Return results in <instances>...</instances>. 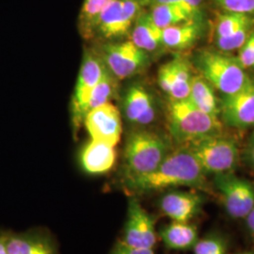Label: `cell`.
I'll use <instances>...</instances> for the list:
<instances>
[{
  "label": "cell",
  "mask_w": 254,
  "mask_h": 254,
  "mask_svg": "<svg viewBox=\"0 0 254 254\" xmlns=\"http://www.w3.org/2000/svg\"><path fill=\"white\" fill-rule=\"evenodd\" d=\"M131 196L174 190L181 187L208 191L206 174L187 145L172 150L161 164L147 175L122 184Z\"/></svg>",
  "instance_id": "cell-1"
},
{
  "label": "cell",
  "mask_w": 254,
  "mask_h": 254,
  "mask_svg": "<svg viewBox=\"0 0 254 254\" xmlns=\"http://www.w3.org/2000/svg\"><path fill=\"white\" fill-rule=\"evenodd\" d=\"M171 138L148 128H134L126 138L122 157V184L154 172L172 151Z\"/></svg>",
  "instance_id": "cell-2"
},
{
  "label": "cell",
  "mask_w": 254,
  "mask_h": 254,
  "mask_svg": "<svg viewBox=\"0 0 254 254\" xmlns=\"http://www.w3.org/2000/svg\"><path fill=\"white\" fill-rule=\"evenodd\" d=\"M168 127L171 139L186 145L205 136L221 134L222 124L187 99H170L167 106Z\"/></svg>",
  "instance_id": "cell-3"
},
{
  "label": "cell",
  "mask_w": 254,
  "mask_h": 254,
  "mask_svg": "<svg viewBox=\"0 0 254 254\" xmlns=\"http://www.w3.org/2000/svg\"><path fill=\"white\" fill-rule=\"evenodd\" d=\"M196 65L200 75L222 95L235 93L251 82L236 58L221 51L200 52L196 57Z\"/></svg>",
  "instance_id": "cell-4"
},
{
  "label": "cell",
  "mask_w": 254,
  "mask_h": 254,
  "mask_svg": "<svg viewBox=\"0 0 254 254\" xmlns=\"http://www.w3.org/2000/svg\"><path fill=\"white\" fill-rule=\"evenodd\" d=\"M186 145L206 175L234 173L239 161L236 140L221 134L205 136Z\"/></svg>",
  "instance_id": "cell-5"
},
{
  "label": "cell",
  "mask_w": 254,
  "mask_h": 254,
  "mask_svg": "<svg viewBox=\"0 0 254 254\" xmlns=\"http://www.w3.org/2000/svg\"><path fill=\"white\" fill-rule=\"evenodd\" d=\"M142 11L140 0H113L97 19L91 40L101 44L127 39Z\"/></svg>",
  "instance_id": "cell-6"
},
{
  "label": "cell",
  "mask_w": 254,
  "mask_h": 254,
  "mask_svg": "<svg viewBox=\"0 0 254 254\" xmlns=\"http://www.w3.org/2000/svg\"><path fill=\"white\" fill-rule=\"evenodd\" d=\"M95 49L109 73L119 81L135 76L149 64V54L135 46L129 39L101 43Z\"/></svg>",
  "instance_id": "cell-7"
},
{
  "label": "cell",
  "mask_w": 254,
  "mask_h": 254,
  "mask_svg": "<svg viewBox=\"0 0 254 254\" xmlns=\"http://www.w3.org/2000/svg\"><path fill=\"white\" fill-rule=\"evenodd\" d=\"M107 67L95 48H87L84 52L80 71L72 97V125L76 133L83 126L85 106L91 91L99 83Z\"/></svg>",
  "instance_id": "cell-8"
},
{
  "label": "cell",
  "mask_w": 254,
  "mask_h": 254,
  "mask_svg": "<svg viewBox=\"0 0 254 254\" xmlns=\"http://www.w3.org/2000/svg\"><path fill=\"white\" fill-rule=\"evenodd\" d=\"M121 113L134 128H147L155 122L158 107L154 93L140 82H131L121 93Z\"/></svg>",
  "instance_id": "cell-9"
},
{
  "label": "cell",
  "mask_w": 254,
  "mask_h": 254,
  "mask_svg": "<svg viewBox=\"0 0 254 254\" xmlns=\"http://www.w3.org/2000/svg\"><path fill=\"white\" fill-rule=\"evenodd\" d=\"M214 187L230 218L244 219L254 207V185L234 173L215 175Z\"/></svg>",
  "instance_id": "cell-10"
},
{
  "label": "cell",
  "mask_w": 254,
  "mask_h": 254,
  "mask_svg": "<svg viewBox=\"0 0 254 254\" xmlns=\"http://www.w3.org/2000/svg\"><path fill=\"white\" fill-rule=\"evenodd\" d=\"M157 239L154 216L145 210L136 196H131L128 200L127 220L121 241L131 247L154 250Z\"/></svg>",
  "instance_id": "cell-11"
},
{
  "label": "cell",
  "mask_w": 254,
  "mask_h": 254,
  "mask_svg": "<svg viewBox=\"0 0 254 254\" xmlns=\"http://www.w3.org/2000/svg\"><path fill=\"white\" fill-rule=\"evenodd\" d=\"M122 117L120 109L109 102L89 111L83 126L91 139L116 147L123 134Z\"/></svg>",
  "instance_id": "cell-12"
},
{
  "label": "cell",
  "mask_w": 254,
  "mask_h": 254,
  "mask_svg": "<svg viewBox=\"0 0 254 254\" xmlns=\"http://www.w3.org/2000/svg\"><path fill=\"white\" fill-rule=\"evenodd\" d=\"M205 198L197 191L177 189L164 191L157 200L159 211L172 221L190 222L199 216Z\"/></svg>",
  "instance_id": "cell-13"
},
{
  "label": "cell",
  "mask_w": 254,
  "mask_h": 254,
  "mask_svg": "<svg viewBox=\"0 0 254 254\" xmlns=\"http://www.w3.org/2000/svg\"><path fill=\"white\" fill-rule=\"evenodd\" d=\"M219 113L228 127L248 129L254 127V83L251 81L235 93L223 95Z\"/></svg>",
  "instance_id": "cell-14"
},
{
  "label": "cell",
  "mask_w": 254,
  "mask_h": 254,
  "mask_svg": "<svg viewBox=\"0 0 254 254\" xmlns=\"http://www.w3.org/2000/svg\"><path fill=\"white\" fill-rule=\"evenodd\" d=\"M191 73L190 64L184 59L175 58L163 64L157 73L159 88L170 99H187L190 91Z\"/></svg>",
  "instance_id": "cell-15"
},
{
  "label": "cell",
  "mask_w": 254,
  "mask_h": 254,
  "mask_svg": "<svg viewBox=\"0 0 254 254\" xmlns=\"http://www.w3.org/2000/svg\"><path fill=\"white\" fill-rule=\"evenodd\" d=\"M6 244L9 254H60L54 238L43 229L7 231Z\"/></svg>",
  "instance_id": "cell-16"
},
{
  "label": "cell",
  "mask_w": 254,
  "mask_h": 254,
  "mask_svg": "<svg viewBox=\"0 0 254 254\" xmlns=\"http://www.w3.org/2000/svg\"><path fill=\"white\" fill-rule=\"evenodd\" d=\"M116 158L114 146L93 139L85 143L79 153L82 170L91 175L109 173L116 163Z\"/></svg>",
  "instance_id": "cell-17"
},
{
  "label": "cell",
  "mask_w": 254,
  "mask_h": 254,
  "mask_svg": "<svg viewBox=\"0 0 254 254\" xmlns=\"http://www.w3.org/2000/svg\"><path fill=\"white\" fill-rule=\"evenodd\" d=\"M167 249L172 251L192 250L199 239L198 229L190 222L171 221L157 232Z\"/></svg>",
  "instance_id": "cell-18"
},
{
  "label": "cell",
  "mask_w": 254,
  "mask_h": 254,
  "mask_svg": "<svg viewBox=\"0 0 254 254\" xmlns=\"http://www.w3.org/2000/svg\"><path fill=\"white\" fill-rule=\"evenodd\" d=\"M129 40L148 54L154 53L163 47L162 29L154 24L148 11L144 10L136 19L129 35Z\"/></svg>",
  "instance_id": "cell-19"
},
{
  "label": "cell",
  "mask_w": 254,
  "mask_h": 254,
  "mask_svg": "<svg viewBox=\"0 0 254 254\" xmlns=\"http://www.w3.org/2000/svg\"><path fill=\"white\" fill-rule=\"evenodd\" d=\"M200 34V19H191L163 28L162 45L172 50H185L197 42Z\"/></svg>",
  "instance_id": "cell-20"
},
{
  "label": "cell",
  "mask_w": 254,
  "mask_h": 254,
  "mask_svg": "<svg viewBox=\"0 0 254 254\" xmlns=\"http://www.w3.org/2000/svg\"><path fill=\"white\" fill-rule=\"evenodd\" d=\"M188 99L202 111L218 117L219 108L214 88L200 74L192 75Z\"/></svg>",
  "instance_id": "cell-21"
},
{
  "label": "cell",
  "mask_w": 254,
  "mask_h": 254,
  "mask_svg": "<svg viewBox=\"0 0 254 254\" xmlns=\"http://www.w3.org/2000/svg\"><path fill=\"white\" fill-rule=\"evenodd\" d=\"M154 24L161 29L174 26L194 17L189 10L175 4H157L150 7L148 11Z\"/></svg>",
  "instance_id": "cell-22"
},
{
  "label": "cell",
  "mask_w": 254,
  "mask_h": 254,
  "mask_svg": "<svg viewBox=\"0 0 254 254\" xmlns=\"http://www.w3.org/2000/svg\"><path fill=\"white\" fill-rule=\"evenodd\" d=\"M119 80L106 69L99 83L91 91L85 106V114L95 108L109 103L120 94Z\"/></svg>",
  "instance_id": "cell-23"
},
{
  "label": "cell",
  "mask_w": 254,
  "mask_h": 254,
  "mask_svg": "<svg viewBox=\"0 0 254 254\" xmlns=\"http://www.w3.org/2000/svg\"><path fill=\"white\" fill-rule=\"evenodd\" d=\"M113 0H84L78 18V28L82 37L88 41L91 39L92 29L102 12Z\"/></svg>",
  "instance_id": "cell-24"
},
{
  "label": "cell",
  "mask_w": 254,
  "mask_h": 254,
  "mask_svg": "<svg viewBox=\"0 0 254 254\" xmlns=\"http://www.w3.org/2000/svg\"><path fill=\"white\" fill-rule=\"evenodd\" d=\"M253 17L254 16L235 12H225L224 14H221L216 24L215 39L230 36L238 28L253 22Z\"/></svg>",
  "instance_id": "cell-25"
},
{
  "label": "cell",
  "mask_w": 254,
  "mask_h": 254,
  "mask_svg": "<svg viewBox=\"0 0 254 254\" xmlns=\"http://www.w3.org/2000/svg\"><path fill=\"white\" fill-rule=\"evenodd\" d=\"M192 250L194 254H228V242L219 234H209L199 238Z\"/></svg>",
  "instance_id": "cell-26"
},
{
  "label": "cell",
  "mask_w": 254,
  "mask_h": 254,
  "mask_svg": "<svg viewBox=\"0 0 254 254\" xmlns=\"http://www.w3.org/2000/svg\"><path fill=\"white\" fill-rule=\"evenodd\" d=\"M253 24H254V21L246 24L243 27L238 28L236 32H234L230 36L215 39L216 46H218L219 51L228 53V52L238 50L244 45L247 39L252 33Z\"/></svg>",
  "instance_id": "cell-27"
},
{
  "label": "cell",
  "mask_w": 254,
  "mask_h": 254,
  "mask_svg": "<svg viewBox=\"0 0 254 254\" xmlns=\"http://www.w3.org/2000/svg\"><path fill=\"white\" fill-rule=\"evenodd\" d=\"M140 2L143 7H151L157 4H175L189 10L194 17L198 19H200L201 7L203 4V0H140Z\"/></svg>",
  "instance_id": "cell-28"
},
{
  "label": "cell",
  "mask_w": 254,
  "mask_h": 254,
  "mask_svg": "<svg viewBox=\"0 0 254 254\" xmlns=\"http://www.w3.org/2000/svg\"><path fill=\"white\" fill-rule=\"evenodd\" d=\"M226 12L254 16V0H214Z\"/></svg>",
  "instance_id": "cell-29"
},
{
  "label": "cell",
  "mask_w": 254,
  "mask_h": 254,
  "mask_svg": "<svg viewBox=\"0 0 254 254\" xmlns=\"http://www.w3.org/2000/svg\"><path fill=\"white\" fill-rule=\"evenodd\" d=\"M236 60L245 70L254 67V31H252L244 45L238 49Z\"/></svg>",
  "instance_id": "cell-30"
},
{
  "label": "cell",
  "mask_w": 254,
  "mask_h": 254,
  "mask_svg": "<svg viewBox=\"0 0 254 254\" xmlns=\"http://www.w3.org/2000/svg\"><path fill=\"white\" fill-rule=\"evenodd\" d=\"M110 254H155L153 249H141L131 247L123 243L121 240L113 248Z\"/></svg>",
  "instance_id": "cell-31"
},
{
  "label": "cell",
  "mask_w": 254,
  "mask_h": 254,
  "mask_svg": "<svg viewBox=\"0 0 254 254\" xmlns=\"http://www.w3.org/2000/svg\"><path fill=\"white\" fill-rule=\"evenodd\" d=\"M246 163L254 171V135L250 138L244 151Z\"/></svg>",
  "instance_id": "cell-32"
},
{
  "label": "cell",
  "mask_w": 254,
  "mask_h": 254,
  "mask_svg": "<svg viewBox=\"0 0 254 254\" xmlns=\"http://www.w3.org/2000/svg\"><path fill=\"white\" fill-rule=\"evenodd\" d=\"M244 221L248 234L254 239V207L247 215V217L244 218Z\"/></svg>",
  "instance_id": "cell-33"
},
{
  "label": "cell",
  "mask_w": 254,
  "mask_h": 254,
  "mask_svg": "<svg viewBox=\"0 0 254 254\" xmlns=\"http://www.w3.org/2000/svg\"><path fill=\"white\" fill-rule=\"evenodd\" d=\"M7 231H0V254H9L6 244Z\"/></svg>",
  "instance_id": "cell-34"
},
{
  "label": "cell",
  "mask_w": 254,
  "mask_h": 254,
  "mask_svg": "<svg viewBox=\"0 0 254 254\" xmlns=\"http://www.w3.org/2000/svg\"><path fill=\"white\" fill-rule=\"evenodd\" d=\"M235 254H254V252H249V251H246V252H242V253H237Z\"/></svg>",
  "instance_id": "cell-35"
}]
</instances>
